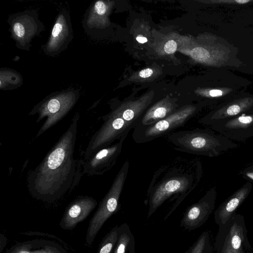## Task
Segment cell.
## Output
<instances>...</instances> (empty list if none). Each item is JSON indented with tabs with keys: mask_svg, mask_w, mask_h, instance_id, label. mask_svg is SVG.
Masks as SVG:
<instances>
[{
	"mask_svg": "<svg viewBox=\"0 0 253 253\" xmlns=\"http://www.w3.org/2000/svg\"><path fill=\"white\" fill-rule=\"evenodd\" d=\"M4 253H34L33 239L18 243Z\"/></svg>",
	"mask_w": 253,
	"mask_h": 253,
	"instance_id": "484cf974",
	"label": "cell"
},
{
	"mask_svg": "<svg viewBox=\"0 0 253 253\" xmlns=\"http://www.w3.org/2000/svg\"><path fill=\"white\" fill-rule=\"evenodd\" d=\"M182 107L178 104L177 98L167 95L149 107L135 126L152 125L168 117Z\"/></svg>",
	"mask_w": 253,
	"mask_h": 253,
	"instance_id": "ac0fdd59",
	"label": "cell"
},
{
	"mask_svg": "<svg viewBox=\"0 0 253 253\" xmlns=\"http://www.w3.org/2000/svg\"><path fill=\"white\" fill-rule=\"evenodd\" d=\"M7 22L10 26V37L16 47L30 51L33 39L44 29V24L35 10H26L10 15Z\"/></svg>",
	"mask_w": 253,
	"mask_h": 253,
	"instance_id": "52a82bcc",
	"label": "cell"
},
{
	"mask_svg": "<svg viewBox=\"0 0 253 253\" xmlns=\"http://www.w3.org/2000/svg\"><path fill=\"white\" fill-rule=\"evenodd\" d=\"M197 159L177 157L160 166L154 172L146 193L148 217L167 201L173 202L165 219L196 188L202 177Z\"/></svg>",
	"mask_w": 253,
	"mask_h": 253,
	"instance_id": "7a4b0ae2",
	"label": "cell"
},
{
	"mask_svg": "<svg viewBox=\"0 0 253 253\" xmlns=\"http://www.w3.org/2000/svg\"><path fill=\"white\" fill-rule=\"evenodd\" d=\"M216 242H224L232 250L245 252L251 248L247 237L244 217L236 212L224 224L219 226Z\"/></svg>",
	"mask_w": 253,
	"mask_h": 253,
	"instance_id": "30bf717a",
	"label": "cell"
},
{
	"mask_svg": "<svg viewBox=\"0 0 253 253\" xmlns=\"http://www.w3.org/2000/svg\"><path fill=\"white\" fill-rule=\"evenodd\" d=\"M23 79L16 71L7 68H1L0 70V88L1 90H12L20 87Z\"/></svg>",
	"mask_w": 253,
	"mask_h": 253,
	"instance_id": "ffe728a7",
	"label": "cell"
},
{
	"mask_svg": "<svg viewBox=\"0 0 253 253\" xmlns=\"http://www.w3.org/2000/svg\"><path fill=\"white\" fill-rule=\"evenodd\" d=\"M133 239L129 226L126 223L119 226L118 239L113 253H126Z\"/></svg>",
	"mask_w": 253,
	"mask_h": 253,
	"instance_id": "44dd1931",
	"label": "cell"
},
{
	"mask_svg": "<svg viewBox=\"0 0 253 253\" xmlns=\"http://www.w3.org/2000/svg\"><path fill=\"white\" fill-rule=\"evenodd\" d=\"M200 109L196 105L187 104L165 118L149 126L133 128L132 134L134 141L138 144L150 142L165 135H167L176 128L183 126Z\"/></svg>",
	"mask_w": 253,
	"mask_h": 253,
	"instance_id": "8992f818",
	"label": "cell"
},
{
	"mask_svg": "<svg viewBox=\"0 0 253 253\" xmlns=\"http://www.w3.org/2000/svg\"><path fill=\"white\" fill-rule=\"evenodd\" d=\"M129 168V162L126 160L90 220L85 237V243L87 245H92L104 224L117 211L120 196L127 176Z\"/></svg>",
	"mask_w": 253,
	"mask_h": 253,
	"instance_id": "5b68a950",
	"label": "cell"
},
{
	"mask_svg": "<svg viewBox=\"0 0 253 253\" xmlns=\"http://www.w3.org/2000/svg\"><path fill=\"white\" fill-rule=\"evenodd\" d=\"M197 94L201 96L209 99H218L219 100L226 99L229 97L228 90L221 89H200L196 90Z\"/></svg>",
	"mask_w": 253,
	"mask_h": 253,
	"instance_id": "cb8c5ba5",
	"label": "cell"
},
{
	"mask_svg": "<svg viewBox=\"0 0 253 253\" xmlns=\"http://www.w3.org/2000/svg\"><path fill=\"white\" fill-rule=\"evenodd\" d=\"M134 239L131 241L129 248L128 253H134Z\"/></svg>",
	"mask_w": 253,
	"mask_h": 253,
	"instance_id": "1f68e13d",
	"label": "cell"
},
{
	"mask_svg": "<svg viewBox=\"0 0 253 253\" xmlns=\"http://www.w3.org/2000/svg\"><path fill=\"white\" fill-rule=\"evenodd\" d=\"M209 127L232 141H244L253 137V110L219 121Z\"/></svg>",
	"mask_w": 253,
	"mask_h": 253,
	"instance_id": "7c38bea8",
	"label": "cell"
},
{
	"mask_svg": "<svg viewBox=\"0 0 253 253\" xmlns=\"http://www.w3.org/2000/svg\"><path fill=\"white\" fill-rule=\"evenodd\" d=\"M252 189V184L248 182L219 205L214 212V221L218 226L225 224L236 213L237 209L249 196Z\"/></svg>",
	"mask_w": 253,
	"mask_h": 253,
	"instance_id": "e0dca14e",
	"label": "cell"
},
{
	"mask_svg": "<svg viewBox=\"0 0 253 253\" xmlns=\"http://www.w3.org/2000/svg\"><path fill=\"white\" fill-rule=\"evenodd\" d=\"M212 2L214 3H222V4H247L248 3H249L250 2L253 1V0H214V1H211Z\"/></svg>",
	"mask_w": 253,
	"mask_h": 253,
	"instance_id": "f546056e",
	"label": "cell"
},
{
	"mask_svg": "<svg viewBox=\"0 0 253 253\" xmlns=\"http://www.w3.org/2000/svg\"><path fill=\"white\" fill-rule=\"evenodd\" d=\"M241 173L242 177L244 178L249 181H253V166L245 169Z\"/></svg>",
	"mask_w": 253,
	"mask_h": 253,
	"instance_id": "f1b7e54d",
	"label": "cell"
},
{
	"mask_svg": "<svg viewBox=\"0 0 253 253\" xmlns=\"http://www.w3.org/2000/svg\"><path fill=\"white\" fill-rule=\"evenodd\" d=\"M136 40L140 43H144L148 42L147 38L143 35L139 34L136 37Z\"/></svg>",
	"mask_w": 253,
	"mask_h": 253,
	"instance_id": "4dcf8cb0",
	"label": "cell"
},
{
	"mask_svg": "<svg viewBox=\"0 0 253 253\" xmlns=\"http://www.w3.org/2000/svg\"><path fill=\"white\" fill-rule=\"evenodd\" d=\"M114 5V1L102 0L92 4L84 19V28L88 30L93 28L102 29L109 26V16Z\"/></svg>",
	"mask_w": 253,
	"mask_h": 253,
	"instance_id": "d6986e66",
	"label": "cell"
},
{
	"mask_svg": "<svg viewBox=\"0 0 253 253\" xmlns=\"http://www.w3.org/2000/svg\"><path fill=\"white\" fill-rule=\"evenodd\" d=\"M127 136L93 153L87 158L80 160L82 175H101L112 169L121 154L123 143Z\"/></svg>",
	"mask_w": 253,
	"mask_h": 253,
	"instance_id": "9c48e42d",
	"label": "cell"
},
{
	"mask_svg": "<svg viewBox=\"0 0 253 253\" xmlns=\"http://www.w3.org/2000/svg\"><path fill=\"white\" fill-rule=\"evenodd\" d=\"M154 91L146 93L135 100H130L113 107L110 111L119 116L133 128L152 103Z\"/></svg>",
	"mask_w": 253,
	"mask_h": 253,
	"instance_id": "2e32d148",
	"label": "cell"
},
{
	"mask_svg": "<svg viewBox=\"0 0 253 253\" xmlns=\"http://www.w3.org/2000/svg\"><path fill=\"white\" fill-rule=\"evenodd\" d=\"M80 114L73 117L66 131L42 161L28 175V191L34 198L53 202L78 184L82 176L80 160L74 158Z\"/></svg>",
	"mask_w": 253,
	"mask_h": 253,
	"instance_id": "6da1fadb",
	"label": "cell"
},
{
	"mask_svg": "<svg viewBox=\"0 0 253 253\" xmlns=\"http://www.w3.org/2000/svg\"><path fill=\"white\" fill-rule=\"evenodd\" d=\"M119 233V226L114 227L104 237L98 247L97 253H113Z\"/></svg>",
	"mask_w": 253,
	"mask_h": 253,
	"instance_id": "603a6c76",
	"label": "cell"
},
{
	"mask_svg": "<svg viewBox=\"0 0 253 253\" xmlns=\"http://www.w3.org/2000/svg\"><path fill=\"white\" fill-rule=\"evenodd\" d=\"M103 123L93 134L83 153V159L89 157L100 149L113 144L123 137L127 135L133 127L119 116L110 112L101 117Z\"/></svg>",
	"mask_w": 253,
	"mask_h": 253,
	"instance_id": "ba28073f",
	"label": "cell"
},
{
	"mask_svg": "<svg viewBox=\"0 0 253 253\" xmlns=\"http://www.w3.org/2000/svg\"><path fill=\"white\" fill-rule=\"evenodd\" d=\"M253 110V96L242 95L228 99L199 120V123L210 127L215 123L238 116Z\"/></svg>",
	"mask_w": 253,
	"mask_h": 253,
	"instance_id": "5bb4252c",
	"label": "cell"
},
{
	"mask_svg": "<svg viewBox=\"0 0 253 253\" xmlns=\"http://www.w3.org/2000/svg\"><path fill=\"white\" fill-rule=\"evenodd\" d=\"M210 234L208 231L201 233L197 240L184 253H212Z\"/></svg>",
	"mask_w": 253,
	"mask_h": 253,
	"instance_id": "7402d4cb",
	"label": "cell"
},
{
	"mask_svg": "<svg viewBox=\"0 0 253 253\" xmlns=\"http://www.w3.org/2000/svg\"><path fill=\"white\" fill-rule=\"evenodd\" d=\"M159 70L153 68H146L134 74L129 79L131 81L147 80L156 77L159 74Z\"/></svg>",
	"mask_w": 253,
	"mask_h": 253,
	"instance_id": "d4e9b609",
	"label": "cell"
},
{
	"mask_svg": "<svg viewBox=\"0 0 253 253\" xmlns=\"http://www.w3.org/2000/svg\"><path fill=\"white\" fill-rule=\"evenodd\" d=\"M167 138L176 150L211 158L238 146L233 141L209 128L172 131Z\"/></svg>",
	"mask_w": 253,
	"mask_h": 253,
	"instance_id": "3957f363",
	"label": "cell"
},
{
	"mask_svg": "<svg viewBox=\"0 0 253 253\" xmlns=\"http://www.w3.org/2000/svg\"><path fill=\"white\" fill-rule=\"evenodd\" d=\"M97 205V202L92 197H77L66 207L59 223L60 227L64 230H73L89 216Z\"/></svg>",
	"mask_w": 253,
	"mask_h": 253,
	"instance_id": "9a60e30c",
	"label": "cell"
},
{
	"mask_svg": "<svg viewBox=\"0 0 253 253\" xmlns=\"http://www.w3.org/2000/svg\"><path fill=\"white\" fill-rule=\"evenodd\" d=\"M79 97V91L70 87L53 92L36 104L28 115L38 114L37 123L46 118L37 132L36 137L40 136L63 118L75 105Z\"/></svg>",
	"mask_w": 253,
	"mask_h": 253,
	"instance_id": "277c9868",
	"label": "cell"
},
{
	"mask_svg": "<svg viewBox=\"0 0 253 253\" xmlns=\"http://www.w3.org/2000/svg\"><path fill=\"white\" fill-rule=\"evenodd\" d=\"M216 196L214 187L209 190L197 202L187 209L181 219L180 226L191 231L205 224L213 211Z\"/></svg>",
	"mask_w": 253,
	"mask_h": 253,
	"instance_id": "4fadbf2b",
	"label": "cell"
},
{
	"mask_svg": "<svg viewBox=\"0 0 253 253\" xmlns=\"http://www.w3.org/2000/svg\"><path fill=\"white\" fill-rule=\"evenodd\" d=\"M69 13L62 9L57 15L51 31L50 37L43 46V52L54 57L67 48L73 38V31Z\"/></svg>",
	"mask_w": 253,
	"mask_h": 253,
	"instance_id": "8fae6325",
	"label": "cell"
},
{
	"mask_svg": "<svg viewBox=\"0 0 253 253\" xmlns=\"http://www.w3.org/2000/svg\"><path fill=\"white\" fill-rule=\"evenodd\" d=\"M177 43L172 39L168 40L163 45V50L167 54H172L177 50Z\"/></svg>",
	"mask_w": 253,
	"mask_h": 253,
	"instance_id": "83f0119b",
	"label": "cell"
},
{
	"mask_svg": "<svg viewBox=\"0 0 253 253\" xmlns=\"http://www.w3.org/2000/svg\"><path fill=\"white\" fill-rule=\"evenodd\" d=\"M215 253H246L245 252H237L232 250L224 242L215 243Z\"/></svg>",
	"mask_w": 253,
	"mask_h": 253,
	"instance_id": "4316f807",
	"label": "cell"
}]
</instances>
